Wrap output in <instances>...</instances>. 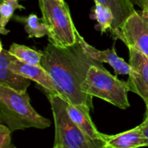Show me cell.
Returning <instances> with one entry per match:
<instances>
[{
    "label": "cell",
    "instance_id": "2",
    "mask_svg": "<svg viewBox=\"0 0 148 148\" xmlns=\"http://www.w3.org/2000/svg\"><path fill=\"white\" fill-rule=\"evenodd\" d=\"M0 122L11 132L30 127L45 129L51 125L31 106L27 92L19 93L3 86H0Z\"/></svg>",
    "mask_w": 148,
    "mask_h": 148
},
{
    "label": "cell",
    "instance_id": "12",
    "mask_svg": "<svg viewBox=\"0 0 148 148\" xmlns=\"http://www.w3.org/2000/svg\"><path fill=\"white\" fill-rule=\"evenodd\" d=\"M107 148H139L148 147V141L144 135L141 126L128 131L114 134H105Z\"/></svg>",
    "mask_w": 148,
    "mask_h": 148
},
{
    "label": "cell",
    "instance_id": "16",
    "mask_svg": "<svg viewBox=\"0 0 148 148\" xmlns=\"http://www.w3.org/2000/svg\"><path fill=\"white\" fill-rule=\"evenodd\" d=\"M16 19L24 23V29L29 38H40L48 36L47 25L36 14H30L26 17L16 16Z\"/></svg>",
    "mask_w": 148,
    "mask_h": 148
},
{
    "label": "cell",
    "instance_id": "20",
    "mask_svg": "<svg viewBox=\"0 0 148 148\" xmlns=\"http://www.w3.org/2000/svg\"><path fill=\"white\" fill-rule=\"evenodd\" d=\"M140 126H141V128L143 130L144 135L146 136V138H147L148 141V117H145V120L140 124Z\"/></svg>",
    "mask_w": 148,
    "mask_h": 148
},
{
    "label": "cell",
    "instance_id": "15",
    "mask_svg": "<svg viewBox=\"0 0 148 148\" xmlns=\"http://www.w3.org/2000/svg\"><path fill=\"white\" fill-rule=\"evenodd\" d=\"M91 18L95 19L98 24L95 29L104 34L108 29L111 30L114 23V16L112 10L101 3H95V8L92 10Z\"/></svg>",
    "mask_w": 148,
    "mask_h": 148
},
{
    "label": "cell",
    "instance_id": "4",
    "mask_svg": "<svg viewBox=\"0 0 148 148\" xmlns=\"http://www.w3.org/2000/svg\"><path fill=\"white\" fill-rule=\"evenodd\" d=\"M42 20L48 28L49 42L58 47H69L79 39L69 7L64 0H38Z\"/></svg>",
    "mask_w": 148,
    "mask_h": 148
},
{
    "label": "cell",
    "instance_id": "17",
    "mask_svg": "<svg viewBox=\"0 0 148 148\" xmlns=\"http://www.w3.org/2000/svg\"><path fill=\"white\" fill-rule=\"evenodd\" d=\"M24 7L19 3V0H1L0 3V33L7 35L10 33L5 26L13 16L16 10H23Z\"/></svg>",
    "mask_w": 148,
    "mask_h": 148
},
{
    "label": "cell",
    "instance_id": "10",
    "mask_svg": "<svg viewBox=\"0 0 148 148\" xmlns=\"http://www.w3.org/2000/svg\"><path fill=\"white\" fill-rule=\"evenodd\" d=\"M81 42L85 52L89 57L100 62L108 63L114 69L116 75H129L130 65L129 63L126 62L124 59L118 56L114 49V44L111 49H108L106 50H99L88 44L82 36L81 38Z\"/></svg>",
    "mask_w": 148,
    "mask_h": 148
},
{
    "label": "cell",
    "instance_id": "21",
    "mask_svg": "<svg viewBox=\"0 0 148 148\" xmlns=\"http://www.w3.org/2000/svg\"><path fill=\"white\" fill-rule=\"evenodd\" d=\"M146 117H148V107L147 108V111H146Z\"/></svg>",
    "mask_w": 148,
    "mask_h": 148
},
{
    "label": "cell",
    "instance_id": "5",
    "mask_svg": "<svg viewBox=\"0 0 148 148\" xmlns=\"http://www.w3.org/2000/svg\"><path fill=\"white\" fill-rule=\"evenodd\" d=\"M82 88L85 94L102 99L121 109L130 107L127 95L130 88L127 81H121L113 75L104 66H91Z\"/></svg>",
    "mask_w": 148,
    "mask_h": 148
},
{
    "label": "cell",
    "instance_id": "11",
    "mask_svg": "<svg viewBox=\"0 0 148 148\" xmlns=\"http://www.w3.org/2000/svg\"><path fill=\"white\" fill-rule=\"evenodd\" d=\"M66 109L69 116L73 121V122L86 134L93 139L105 140V134L98 131L92 121V118L90 116L91 109L89 108L86 106L74 105L67 102Z\"/></svg>",
    "mask_w": 148,
    "mask_h": 148
},
{
    "label": "cell",
    "instance_id": "22",
    "mask_svg": "<svg viewBox=\"0 0 148 148\" xmlns=\"http://www.w3.org/2000/svg\"><path fill=\"white\" fill-rule=\"evenodd\" d=\"M53 148H58V147H53Z\"/></svg>",
    "mask_w": 148,
    "mask_h": 148
},
{
    "label": "cell",
    "instance_id": "18",
    "mask_svg": "<svg viewBox=\"0 0 148 148\" xmlns=\"http://www.w3.org/2000/svg\"><path fill=\"white\" fill-rule=\"evenodd\" d=\"M11 131L3 125H0V148H16L11 142Z\"/></svg>",
    "mask_w": 148,
    "mask_h": 148
},
{
    "label": "cell",
    "instance_id": "14",
    "mask_svg": "<svg viewBox=\"0 0 148 148\" xmlns=\"http://www.w3.org/2000/svg\"><path fill=\"white\" fill-rule=\"evenodd\" d=\"M8 51L17 60L30 65H41L43 56L42 51L17 43H12Z\"/></svg>",
    "mask_w": 148,
    "mask_h": 148
},
{
    "label": "cell",
    "instance_id": "19",
    "mask_svg": "<svg viewBox=\"0 0 148 148\" xmlns=\"http://www.w3.org/2000/svg\"><path fill=\"white\" fill-rule=\"evenodd\" d=\"M134 4L138 5L141 10L148 12V0H131Z\"/></svg>",
    "mask_w": 148,
    "mask_h": 148
},
{
    "label": "cell",
    "instance_id": "3",
    "mask_svg": "<svg viewBox=\"0 0 148 148\" xmlns=\"http://www.w3.org/2000/svg\"><path fill=\"white\" fill-rule=\"evenodd\" d=\"M55 123V143L58 148H107L104 140L93 139L80 129L67 113V101L58 94H47Z\"/></svg>",
    "mask_w": 148,
    "mask_h": 148
},
{
    "label": "cell",
    "instance_id": "7",
    "mask_svg": "<svg viewBox=\"0 0 148 148\" xmlns=\"http://www.w3.org/2000/svg\"><path fill=\"white\" fill-rule=\"evenodd\" d=\"M128 85L130 91L138 95L148 107V57L139 49L129 47Z\"/></svg>",
    "mask_w": 148,
    "mask_h": 148
},
{
    "label": "cell",
    "instance_id": "9",
    "mask_svg": "<svg viewBox=\"0 0 148 148\" xmlns=\"http://www.w3.org/2000/svg\"><path fill=\"white\" fill-rule=\"evenodd\" d=\"M12 55L0 46V86L11 88L19 93H25L30 85V80L15 73L10 68Z\"/></svg>",
    "mask_w": 148,
    "mask_h": 148
},
{
    "label": "cell",
    "instance_id": "6",
    "mask_svg": "<svg viewBox=\"0 0 148 148\" xmlns=\"http://www.w3.org/2000/svg\"><path fill=\"white\" fill-rule=\"evenodd\" d=\"M127 48L134 47L148 57V12L135 11L122 25L115 37Z\"/></svg>",
    "mask_w": 148,
    "mask_h": 148
},
{
    "label": "cell",
    "instance_id": "8",
    "mask_svg": "<svg viewBox=\"0 0 148 148\" xmlns=\"http://www.w3.org/2000/svg\"><path fill=\"white\" fill-rule=\"evenodd\" d=\"M10 68L15 73L36 82L45 90L46 94H58L50 75L41 65L27 64L12 56L10 63Z\"/></svg>",
    "mask_w": 148,
    "mask_h": 148
},
{
    "label": "cell",
    "instance_id": "1",
    "mask_svg": "<svg viewBox=\"0 0 148 148\" xmlns=\"http://www.w3.org/2000/svg\"><path fill=\"white\" fill-rule=\"evenodd\" d=\"M79 36L78 42L69 47H58L51 42L42 50L41 66L50 75L58 95L67 102L93 109V97L82 91L91 66H103L88 56Z\"/></svg>",
    "mask_w": 148,
    "mask_h": 148
},
{
    "label": "cell",
    "instance_id": "13",
    "mask_svg": "<svg viewBox=\"0 0 148 148\" xmlns=\"http://www.w3.org/2000/svg\"><path fill=\"white\" fill-rule=\"evenodd\" d=\"M95 3H101L108 6L114 16V23L111 31L112 36L115 39L122 25L127 19L136 10L131 0H94Z\"/></svg>",
    "mask_w": 148,
    "mask_h": 148
}]
</instances>
